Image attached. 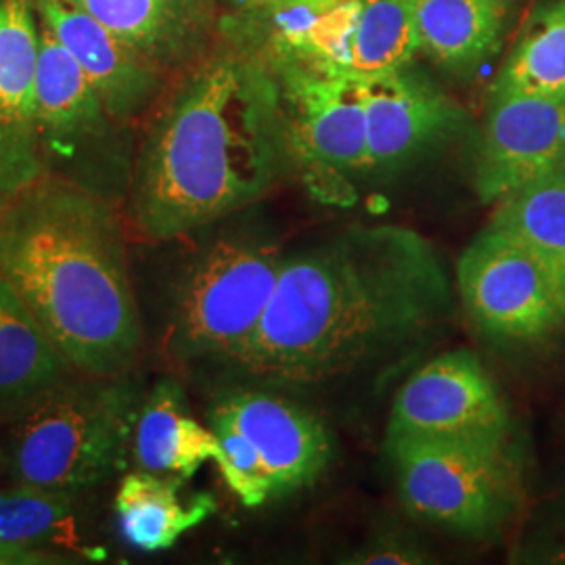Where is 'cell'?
<instances>
[{
  "label": "cell",
  "instance_id": "cell-24",
  "mask_svg": "<svg viewBox=\"0 0 565 565\" xmlns=\"http://www.w3.org/2000/svg\"><path fill=\"white\" fill-rule=\"evenodd\" d=\"M81 503L82 494L2 480L0 541L44 551L65 543L76 546L74 530Z\"/></svg>",
  "mask_w": 565,
  "mask_h": 565
},
{
  "label": "cell",
  "instance_id": "cell-26",
  "mask_svg": "<svg viewBox=\"0 0 565 565\" xmlns=\"http://www.w3.org/2000/svg\"><path fill=\"white\" fill-rule=\"evenodd\" d=\"M424 548L415 545L413 541H408L406 536H398V534H385L382 539L369 541L364 548H361L350 564H366V565H396V564H425Z\"/></svg>",
  "mask_w": 565,
  "mask_h": 565
},
{
  "label": "cell",
  "instance_id": "cell-19",
  "mask_svg": "<svg viewBox=\"0 0 565 565\" xmlns=\"http://www.w3.org/2000/svg\"><path fill=\"white\" fill-rule=\"evenodd\" d=\"M72 375L76 369L0 273V422Z\"/></svg>",
  "mask_w": 565,
  "mask_h": 565
},
{
  "label": "cell",
  "instance_id": "cell-28",
  "mask_svg": "<svg viewBox=\"0 0 565 565\" xmlns=\"http://www.w3.org/2000/svg\"><path fill=\"white\" fill-rule=\"evenodd\" d=\"M273 2H289V0H247L239 9H247V7H260V4H273Z\"/></svg>",
  "mask_w": 565,
  "mask_h": 565
},
{
  "label": "cell",
  "instance_id": "cell-29",
  "mask_svg": "<svg viewBox=\"0 0 565 565\" xmlns=\"http://www.w3.org/2000/svg\"><path fill=\"white\" fill-rule=\"evenodd\" d=\"M2 476H4V459H2V450H0V482H2Z\"/></svg>",
  "mask_w": 565,
  "mask_h": 565
},
{
  "label": "cell",
  "instance_id": "cell-20",
  "mask_svg": "<svg viewBox=\"0 0 565 565\" xmlns=\"http://www.w3.org/2000/svg\"><path fill=\"white\" fill-rule=\"evenodd\" d=\"M182 480L142 469L126 471L118 482L114 511L121 539L145 553L168 551L216 513L212 494L181 497Z\"/></svg>",
  "mask_w": 565,
  "mask_h": 565
},
{
  "label": "cell",
  "instance_id": "cell-6",
  "mask_svg": "<svg viewBox=\"0 0 565 565\" xmlns=\"http://www.w3.org/2000/svg\"><path fill=\"white\" fill-rule=\"evenodd\" d=\"M404 507L457 534H488L520 501V467L507 438L385 440Z\"/></svg>",
  "mask_w": 565,
  "mask_h": 565
},
{
  "label": "cell",
  "instance_id": "cell-22",
  "mask_svg": "<svg viewBox=\"0 0 565 565\" xmlns=\"http://www.w3.org/2000/svg\"><path fill=\"white\" fill-rule=\"evenodd\" d=\"M488 226L522 243L565 296V168L503 198Z\"/></svg>",
  "mask_w": 565,
  "mask_h": 565
},
{
  "label": "cell",
  "instance_id": "cell-1",
  "mask_svg": "<svg viewBox=\"0 0 565 565\" xmlns=\"http://www.w3.org/2000/svg\"><path fill=\"white\" fill-rule=\"evenodd\" d=\"M450 303L445 264L419 233L350 228L285 258L263 321L226 363L279 384L333 380L422 338Z\"/></svg>",
  "mask_w": 565,
  "mask_h": 565
},
{
  "label": "cell",
  "instance_id": "cell-9",
  "mask_svg": "<svg viewBox=\"0 0 565 565\" xmlns=\"http://www.w3.org/2000/svg\"><path fill=\"white\" fill-rule=\"evenodd\" d=\"M457 287L467 315L486 335L539 342L565 327V296L522 243L488 226L465 247Z\"/></svg>",
  "mask_w": 565,
  "mask_h": 565
},
{
  "label": "cell",
  "instance_id": "cell-30",
  "mask_svg": "<svg viewBox=\"0 0 565 565\" xmlns=\"http://www.w3.org/2000/svg\"><path fill=\"white\" fill-rule=\"evenodd\" d=\"M7 203H9V200H7V198H4V195H0V210H2V207H4V205H7Z\"/></svg>",
  "mask_w": 565,
  "mask_h": 565
},
{
  "label": "cell",
  "instance_id": "cell-11",
  "mask_svg": "<svg viewBox=\"0 0 565 565\" xmlns=\"http://www.w3.org/2000/svg\"><path fill=\"white\" fill-rule=\"evenodd\" d=\"M565 168V99L490 95L473 186L484 203Z\"/></svg>",
  "mask_w": 565,
  "mask_h": 565
},
{
  "label": "cell",
  "instance_id": "cell-4",
  "mask_svg": "<svg viewBox=\"0 0 565 565\" xmlns=\"http://www.w3.org/2000/svg\"><path fill=\"white\" fill-rule=\"evenodd\" d=\"M141 387L130 373H76L23 404L0 429L2 480L84 494L128 471Z\"/></svg>",
  "mask_w": 565,
  "mask_h": 565
},
{
  "label": "cell",
  "instance_id": "cell-31",
  "mask_svg": "<svg viewBox=\"0 0 565 565\" xmlns=\"http://www.w3.org/2000/svg\"><path fill=\"white\" fill-rule=\"evenodd\" d=\"M231 2H235V4H237V7H243V4H245V2H247V0H231Z\"/></svg>",
  "mask_w": 565,
  "mask_h": 565
},
{
  "label": "cell",
  "instance_id": "cell-18",
  "mask_svg": "<svg viewBox=\"0 0 565 565\" xmlns=\"http://www.w3.org/2000/svg\"><path fill=\"white\" fill-rule=\"evenodd\" d=\"M221 445L212 427L191 413L181 384L163 377L141 396L130 461L135 469L191 480L203 465L218 459Z\"/></svg>",
  "mask_w": 565,
  "mask_h": 565
},
{
  "label": "cell",
  "instance_id": "cell-21",
  "mask_svg": "<svg viewBox=\"0 0 565 565\" xmlns=\"http://www.w3.org/2000/svg\"><path fill=\"white\" fill-rule=\"evenodd\" d=\"M490 95L565 99V0H539L527 11Z\"/></svg>",
  "mask_w": 565,
  "mask_h": 565
},
{
  "label": "cell",
  "instance_id": "cell-5",
  "mask_svg": "<svg viewBox=\"0 0 565 565\" xmlns=\"http://www.w3.org/2000/svg\"><path fill=\"white\" fill-rule=\"evenodd\" d=\"M285 258L249 224H226L198 243L170 287L163 354L179 364L228 361L263 321Z\"/></svg>",
  "mask_w": 565,
  "mask_h": 565
},
{
  "label": "cell",
  "instance_id": "cell-7",
  "mask_svg": "<svg viewBox=\"0 0 565 565\" xmlns=\"http://www.w3.org/2000/svg\"><path fill=\"white\" fill-rule=\"evenodd\" d=\"M36 128L46 177L124 202L135 168L121 139L124 124L109 116L81 65L42 21Z\"/></svg>",
  "mask_w": 565,
  "mask_h": 565
},
{
  "label": "cell",
  "instance_id": "cell-17",
  "mask_svg": "<svg viewBox=\"0 0 565 565\" xmlns=\"http://www.w3.org/2000/svg\"><path fill=\"white\" fill-rule=\"evenodd\" d=\"M524 0H415L419 51L452 76L494 60Z\"/></svg>",
  "mask_w": 565,
  "mask_h": 565
},
{
  "label": "cell",
  "instance_id": "cell-8",
  "mask_svg": "<svg viewBox=\"0 0 565 565\" xmlns=\"http://www.w3.org/2000/svg\"><path fill=\"white\" fill-rule=\"evenodd\" d=\"M268 67L279 84L291 168L319 198H340L348 177L369 172L364 81L296 61Z\"/></svg>",
  "mask_w": 565,
  "mask_h": 565
},
{
  "label": "cell",
  "instance_id": "cell-3",
  "mask_svg": "<svg viewBox=\"0 0 565 565\" xmlns=\"http://www.w3.org/2000/svg\"><path fill=\"white\" fill-rule=\"evenodd\" d=\"M0 273L76 373H132L145 331L118 203L44 177L0 210Z\"/></svg>",
  "mask_w": 565,
  "mask_h": 565
},
{
  "label": "cell",
  "instance_id": "cell-12",
  "mask_svg": "<svg viewBox=\"0 0 565 565\" xmlns=\"http://www.w3.org/2000/svg\"><path fill=\"white\" fill-rule=\"evenodd\" d=\"M41 21L36 0H0V195L46 177L36 128Z\"/></svg>",
  "mask_w": 565,
  "mask_h": 565
},
{
  "label": "cell",
  "instance_id": "cell-10",
  "mask_svg": "<svg viewBox=\"0 0 565 565\" xmlns=\"http://www.w3.org/2000/svg\"><path fill=\"white\" fill-rule=\"evenodd\" d=\"M509 415L492 375L469 350L425 363L401 387L385 440L507 438Z\"/></svg>",
  "mask_w": 565,
  "mask_h": 565
},
{
  "label": "cell",
  "instance_id": "cell-16",
  "mask_svg": "<svg viewBox=\"0 0 565 565\" xmlns=\"http://www.w3.org/2000/svg\"><path fill=\"white\" fill-rule=\"evenodd\" d=\"M160 70L189 65L207 49L210 0H70Z\"/></svg>",
  "mask_w": 565,
  "mask_h": 565
},
{
  "label": "cell",
  "instance_id": "cell-27",
  "mask_svg": "<svg viewBox=\"0 0 565 565\" xmlns=\"http://www.w3.org/2000/svg\"><path fill=\"white\" fill-rule=\"evenodd\" d=\"M67 555L57 551H44L32 546L9 545L0 541V565L63 564Z\"/></svg>",
  "mask_w": 565,
  "mask_h": 565
},
{
  "label": "cell",
  "instance_id": "cell-13",
  "mask_svg": "<svg viewBox=\"0 0 565 565\" xmlns=\"http://www.w3.org/2000/svg\"><path fill=\"white\" fill-rule=\"evenodd\" d=\"M369 172L398 170L448 137L463 109L411 65L364 81Z\"/></svg>",
  "mask_w": 565,
  "mask_h": 565
},
{
  "label": "cell",
  "instance_id": "cell-14",
  "mask_svg": "<svg viewBox=\"0 0 565 565\" xmlns=\"http://www.w3.org/2000/svg\"><path fill=\"white\" fill-rule=\"evenodd\" d=\"M210 417L235 425L256 446L275 497L312 484L331 461L333 446L327 427L281 396L235 390L212 404Z\"/></svg>",
  "mask_w": 565,
  "mask_h": 565
},
{
  "label": "cell",
  "instance_id": "cell-15",
  "mask_svg": "<svg viewBox=\"0 0 565 565\" xmlns=\"http://www.w3.org/2000/svg\"><path fill=\"white\" fill-rule=\"evenodd\" d=\"M42 23L81 65L109 116L137 120L162 88L163 70L132 51L70 0H36Z\"/></svg>",
  "mask_w": 565,
  "mask_h": 565
},
{
  "label": "cell",
  "instance_id": "cell-23",
  "mask_svg": "<svg viewBox=\"0 0 565 565\" xmlns=\"http://www.w3.org/2000/svg\"><path fill=\"white\" fill-rule=\"evenodd\" d=\"M417 53L415 0H354L345 74L369 81L411 65Z\"/></svg>",
  "mask_w": 565,
  "mask_h": 565
},
{
  "label": "cell",
  "instance_id": "cell-2",
  "mask_svg": "<svg viewBox=\"0 0 565 565\" xmlns=\"http://www.w3.org/2000/svg\"><path fill=\"white\" fill-rule=\"evenodd\" d=\"M189 67L147 126L126 195L153 242L233 218L291 168L279 84L254 49L224 34Z\"/></svg>",
  "mask_w": 565,
  "mask_h": 565
},
{
  "label": "cell",
  "instance_id": "cell-25",
  "mask_svg": "<svg viewBox=\"0 0 565 565\" xmlns=\"http://www.w3.org/2000/svg\"><path fill=\"white\" fill-rule=\"evenodd\" d=\"M207 424L214 429L221 445L216 465L221 469L224 484L228 486V490L239 499L243 507H263L268 499L275 497V490L260 452L235 425L218 417H207Z\"/></svg>",
  "mask_w": 565,
  "mask_h": 565
}]
</instances>
